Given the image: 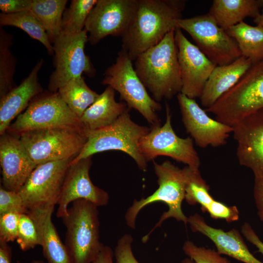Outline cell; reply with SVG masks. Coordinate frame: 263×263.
<instances>
[{
	"label": "cell",
	"instance_id": "4fadbf2b",
	"mask_svg": "<svg viewBox=\"0 0 263 263\" xmlns=\"http://www.w3.org/2000/svg\"><path fill=\"white\" fill-rule=\"evenodd\" d=\"M73 159L37 165L19 191L28 210L57 205L67 170Z\"/></svg>",
	"mask_w": 263,
	"mask_h": 263
},
{
	"label": "cell",
	"instance_id": "d590c367",
	"mask_svg": "<svg viewBox=\"0 0 263 263\" xmlns=\"http://www.w3.org/2000/svg\"><path fill=\"white\" fill-rule=\"evenodd\" d=\"M19 217L17 212L0 215V242L8 243L17 240Z\"/></svg>",
	"mask_w": 263,
	"mask_h": 263
},
{
	"label": "cell",
	"instance_id": "d4e9b609",
	"mask_svg": "<svg viewBox=\"0 0 263 263\" xmlns=\"http://www.w3.org/2000/svg\"><path fill=\"white\" fill-rule=\"evenodd\" d=\"M263 0H214L209 13L225 30L260 13Z\"/></svg>",
	"mask_w": 263,
	"mask_h": 263
},
{
	"label": "cell",
	"instance_id": "8d00e7d4",
	"mask_svg": "<svg viewBox=\"0 0 263 263\" xmlns=\"http://www.w3.org/2000/svg\"><path fill=\"white\" fill-rule=\"evenodd\" d=\"M213 219H223L227 223L237 221L239 219V211L235 206H228L222 202L214 200L207 210Z\"/></svg>",
	"mask_w": 263,
	"mask_h": 263
},
{
	"label": "cell",
	"instance_id": "bcb514c9",
	"mask_svg": "<svg viewBox=\"0 0 263 263\" xmlns=\"http://www.w3.org/2000/svg\"><path fill=\"white\" fill-rule=\"evenodd\" d=\"M16 263H22L19 261H17ZM31 263H44L41 261L35 260V261H32Z\"/></svg>",
	"mask_w": 263,
	"mask_h": 263
},
{
	"label": "cell",
	"instance_id": "8992f818",
	"mask_svg": "<svg viewBox=\"0 0 263 263\" xmlns=\"http://www.w3.org/2000/svg\"><path fill=\"white\" fill-rule=\"evenodd\" d=\"M263 109V58L253 63L240 80L214 104L206 109L216 119L233 126Z\"/></svg>",
	"mask_w": 263,
	"mask_h": 263
},
{
	"label": "cell",
	"instance_id": "9c48e42d",
	"mask_svg": "<svg viewBox=\"0 0 263 263\" xmlns=\"http://www.w3.org/2000/svg\"><path fill=\"white\" fill-rule=\"evenodd\" d=\"M19 139L37 165L74 158L87 142L86 131L72 128H53L21 133Z\"/></svg>",
	"mask_w": 263,
	"mask_h": 263
},
{
	"label": "cell",
	"instance_id": "ffe728a7",
	"mask_svg": "<svg viewBox=\"0 0 263 263\" xmlns=\"http://www.w3.org/2000/svg\"><path fill=\"white\" fill-rule=\"evenodd\" d=\"M188 223L192 231L199 232L210 239L221 255L228 256L244 263H263L250 252L237 229L225 231L208 225L204 218L197 213L188 217Z\"/></svg>",
	"mask_w": 263,
	"mask_h": 263
},
{
	"label": "cell",
	"instance_id": "d6a6232c",
	"mask_svg": "<svg viewBox=\"0 0 263 263\" xmlns=\"http://www.w3.org/2000/svg\"><path fill=\"white\" fill-rule=\"evenodd\" d=\"M17 242L20 248L26 251L39 245L35 224L28 213L20 214Z\"/></svg>",
	"mask_w": 263,
	"mask_h": 263
},
{
	"label": "cell",
	"instance_id": "52a82bcc",
	"mask_svg": "<svg viewBox=\"0 0 263 263\" xmlns=\"http://www.w3.org/2000/svg\"><path fill=\"white\" fill-rule=\"evenodd\" d=\"M102 83L118 92L128 107L138 111L152 127L161 125L157 112L161 106L150 95L132 61L123 50L118 53L115 62L106 70Z\"/></svg>",
	"mask_w": 263,
	"mask_h": 263
},
{
	"label": "cell",
	"instance_id": "7bdbcfd3",
	"mask_svg": "<svg viewBox=\"0 0 263 263\" xmlns=\"http://www.w3.org/2000/svg\"><path fill=\"white\" fill-rule=\"evenodd\" d=\"M12 252L7 243L0 242V263H11Z\"/></svg>",
	"mask_w": 263,
	"mask_h": 263
},
{
	"label": "cell",
	"instance_id": "8fae6325",
	"mask_svg": "<svg viewBox=\"0 0 263 263\" xmlns=\"http://www.w3.org/2000/svg\"><path fill=\"white\" fill-rule=\"evenodd\" d=\"M87 33L85 28L75 34L61 32L55 40V69L49 79L50 92L56 93L70 80L82 76L83 73L90 77L95 75V70L85 52Z\"/></svg>",
	"mask_w": 263,
	"mask_h": 263
},
{
	"label": "cell",
	"instance_id": "603a6c76",
	"mask_svg": "<svg viewBox=\"0 0 263 263\" xmlns=\"http://www.w3.org/2000/svg\"><path fill=\"white\" fill-rule=\"evenodd\" d=\"M55 206L35 208L28 214L36 226L39 245L48 263H71L65 244L62 242L53 223L52 216Z\"/></svg>",
	"mask_w": 263,
	"mask_h": 263
},
{
	"label": "cell",
	"instance_id": "f6af8a7d",
	"mask_svg": "<svg viewBox=\"0 0 263 263\" xmlns=\"http://www.w3.org/2000/svg\"><path fill=\"white\" fill-rule=\"evenodd\" d=\"M182 263H195L192 259L189 258H186L182 261Z\"/></svg>",
	"mask_w": 263,
	"mask_h": 263
},
{
	"label": "cell",
	"instance_id": "ee69618b",
	"mask_svg": "<svg viewBox=\"0 0 263 263\" xmlns=\"http://www.w3.org/2000/svg\"><path fill=\"white\" fill-rule=\"evenodd\" d=\"M254 22L257 25L263 27V10L259 15L254 19Z\"/></svg>",
	"mask_w": 263,
	"mask_h": 263
},
{
	"label": "cell",
	"instance_id": "e575fe53",
	"mask_svg": "<svg viewBox=\"0 0 263 263\" xmlns=\"http://www.w3.org/2000/svg\"><path fill=\"white\" fill-rule=\"evenodd\" d=\"M28 211L19 192L9 191L0 186V215L8 212L21 214L28 213Z\"/></svg>",
	"mask_w": 263,
	"mask_h": 263
},
{
	"label": "cell",
	"instance_id": "44dd1931",
	"mask_svg": "<svg viewBox=\"0 0 263 263\" xmlns=\"http://www.w3.org/2000/svg\"><path fill=\"white\" fill-rule=\"evenodd\" d=\"M44 60H40L18 86L0 100V135L6 132L12 121L28 107L30 103L43 92L38 74Z\"/></svg>",
	"mask_w": 263,
	"mask_h": 263
},
{
	"label": "cell",
	"instance_id": "30bf717a",
	"mask_svg": "<svg viewBox=\"0 0 263 263\" xmlns=\"http://www.w3.org/2000/svg\"><path fill=\"white\" fill-rule=\"evenodd\" d=\"M178 27L187 32L199 49L217 66L231 63L242 56L236 41L208 13L181 18Z\"/></svg>",
	"mask_w": 263,
	"mask_h": 263
},
{
	"label": "cell",
	"instance_id": "ba28073f",
	"mask_svg": "<svg viewBox=\"0 0 263 263\" xmlns=\"http://www.w3.org/2000/svg\"><path fill=\"white\" fill-rule=\"evenodd\" d=\"M53 128L85 131L79 118L57 92H42L33 99L27 109L10 124L6 132L19 136L22 133L31 131Z\"/></svg>",
	"mask_w": 263,
	"mask_h": 263
},
{
	"label": "cell",
	"instance_id": "f546056e",
	"mask_svg": "<svg viewBox=\"0 0 263 263\" xmlns=\"http://www.w3.org/2000/svg\"><path fill=\"white\" fill-rule=\"evenodd\" d=\"M12 35L0 28V98L14 88L16 60L10 48Z\"/></svg>",
	"mask_w": 263,
	"mask_h": 263
},
{
	"label": "cell",
	"instance_id": "836d02e7",
	"mask_svg": "<svg viewBox=\"0 0 263 263\" xmlns=\"http://www.w3.org/2000/svg\"><path fill=\"white\" fill-rule=\"evenodd\" d=\"M183 250L195 263H231L217 251L204 246H198L190 241L184 244Z\"/></svg>",
	"mask_w": 263,
	"mask_h": 263
},
{
	"label": "cell",
	"instance_id": "4316f807",
	"mask_svg": "<svg viewBox=\"0 0 263 263\" xmlns=\"http://www.w3.org/2000/svg\"><path fill=\"white\" fill-rule=\"evenodd\" d=\"M57 93L79 118L99 96L87 85L83 76L70 80Z\"/></svg>",
	"mask_w": 263,
	"mask_h": 263
},
{
	"label": "cell",
	"instance_id": "e0dca14e",
	"mask_svg": "<svg viewBox=\"0 0 263 263\" xmlns=\"http://www.w3.org/2000/svg\"><path fill=\"white\" fill-rule=\"evenodd\" d=\"M92 164V156L70 163L57 203V218L65 216L69 205L77 200H87L97 207L108 204V192L94 185L90 179L89 171Z\"/></svg>",
	"mask_w": 263,
	"mask_h": 263
},
{
	"label": "cell",
	"instance_id": "7402d4cb",
	"mask_svg": "<svg viewBox=\"0 0 263 263\" xmlns=\"http://www.w3.org/2000/svg\"><path fill=\"white\" fill-rule=\"evenodd\" d=\"M252 64L243 56L230 64L217 66L208 77L200 97L206 109L214 104L242 78Z\"/></svg>",
	"mask_w": 263,
	"mask_h": 263
},
{
	"label": "cell",
	"instance_id": "7a4b0ae2",
	"mask_svg": "<svg viewBox=\"0 0 263 263\" xmlns=\"http://www.w3.org/2000/svg\"><path fill=\"white\" fill-rule=\"evenodd\" d=\"M175 30L134 60V68L137 75L150 92L152 98L158 102L164 99H171L182 89Z\"/></svg>",
	"mask_w": 263,
	"mask_h": 263
},
{
	"label": "cell",
	"instance_id": "cb8c5ba5",
	"mask_svg": "<svg viewBox=\"0 0 263 263\" xmlns=\"http://www.w3.org/2000/svg\"><path fill=\"white\" fill-rule=\"evenodd\" d=\"M114 92L111 87L107 86L80 117L86 131L98 130L112 124L128 109L125 104L115 100Z\"/></svg>",
	"mask_w": 263,
	"mask_h": 263
},
{
	"label": "cell",
	"instance_id": "60d3db41",
	"mask_svg": "<svg viewBox=\"0 0 263 263\" xmlns=\"http://www.w3.org/2000/svg\"><path fill=\"white\" fill-rule=\"evenodd\" d=\"M253 196L257 209V214L263 222V181L254 180Z\"/></svg>",
	"mask_w": 263,
	"mask_h": 263
},
{
	"label": "cell",
	"instance_id": "d6986e66",
	"mask_svg": "<svg viewBox=\"0 0 263 263\" xmlns=\"http://www.w3.org/2000/svg\"><path fill=\"white\" fill-rule=\"evenodd\" d=\"M0 164L2 187L19 192L37 166L19 137L5 132L0 137Z\"/></svg>",
	"mask_w": 263,
	"mask_h": 263
},
{
	"label": "cell",
	"instance_id": "b9f144b4",
	"mask_svg": "<svg viewBox=\"0 0 263 263\" xmlns=\"http://www.w3.org/2000/svg\"><path fill=\"white\" fill-rule=\"evenodd\" d=\"M114 252L107 245H103L96 259L92 263H113Z\"/></svg>",
	"mask_w": 263,
	"mask_h": 263
},
{
	"label": "cell",
	"instance_id": "9a60e30c",
	"mask_svg": "<svg viewBox=\"0 0 263 263\" xmlns=\"http://www.w3.org/2000/svg\"><path fill=\"white\" fill-rule=\"evenodd\" d=\"M175 39L182 84L181 93L190 98H200L217 65L191 43L178 27L175 31Z\"/></svg>",
	"mask_w": 263,
	"mask_h": 263
},
{
	"label": "cell",
	"instance_id": "277c9868",
	"mask_svg": "<svg viewBox=\"0 0 263 263\" xmlns=\"http://www.w3.org/2000/svg\"><path fill=\"white\" fill-rule=\"evenodd\" d=\"M97 207L84 199L72 203L61 219L66 228L65 245L71 263H92L103 246L100 241Z\"/></svg>",
	"mask_w": 263,
	"mask_h": 263
},
{
	"label": "cell",
	"instance_id": "1f68e13d",
	"mask_svg": "<svg viewBox=\"0 0 263 263\" xmlns=\"http://www.w3.org/2000/svg\"><path fill=\"white\" fill-rule=\"evenodd\" d=\"M209 186L202 177L199 169L189 167L185 198L187 202L191 206L200 204L201 210L206 212L208 207L215 200L209 193Z\"/></svg>",
	"mask_w": 263,
	"mask_h": 263
},
{
	"label": "cell",
	"instance_id": "7c38bea8",
	"mask_svg": "<svg viewBox=\"0 0 263 263\" xmlns=\"http://www.w3.org/2000/svg\"><path fill=\"white\" fill-rule=\"evenodd\" d=\"M166 118L162 125L152 127L141 139L139 148L148 162L159 156L169 157L191 169H199L200 159L189 137H179L173 129L169 105L166 103Z\"/></svg>",
	"mask_w": 263,
	"mask_h": 263
},
{
	"label": "cell",
	"instance_id": "484cf974",
	"mask_svg": "<svg viewBox=\"0 0 263 263\" xmlns=\"http://www.w3.org/2000/svg\"><path fill=\"white\" fill-rule=\"evenodd\" d=\"M226 32L236 41L242 56L252 64L263 58V27L252 26L243 21Z\"/></svg>",
	"mask_w": 263,
	"mask_h": 263
},
{
	"label": "cell",
	"instance_id": "5bb4252c",
	"mask_svg": "<svg viewBox=\"0 0 263 263\" xmlns=\"http://www.w3.org/2000/svg\"><path fill=\"white\" fill-rule=\"evenodd\" d=\"M138 0H97L90 12L85 29L88 41L98 43L108 36L122 37L135 15Z\"/></svg>",
	"mask_w": 263,
	"mask_h": 263
},
{
	"label": "cell",
	"instance_id": "6da1fadb",
	"mask_svg": "<svg viewBox=\"0 0 263 263\" xmlns=\"http://www.w3.org/2000/svg\"><path fill=\"white\" fill-rule=\"evenodd\" d=\"M185 5L183 0H138L133 19L122 37V49L134 61L178 28Z\"/></svg>",
	"mask_w": 263,
	"mask_h": 263
},
{
	"label": "cell",
	"instance_id": "2e32d148",
	"mask_svg": "<svg viewBox=\"0 0 263 263\" xmlns=\"http://www.w3.org/2000/svg\"><path fill=\"white\" fill-rule=\"evenodd\" d=\"M177 98L186 132L198 147H219L226 144L232 127L209 117L195 99L181 93Z\"/></svg>",
	"mask_w": 263,
	"mask_h": 263
},
{
	"label": "cell",
	"instance_id": "4dcf8cb0",
	"mask_svg": "<svg viewBox=\"0 0 263 263\" xmlns=\"http://www.w3.org/2000/svg\"><path fill=\"white\" fill-rule=\"evenodd\" d=\"M97 0H73L63 15L61 32L75 34L85 28L86 20Z\"/></svg>",
	"mask_w": 263,
	"mask_h": 263
},
{
	"label": "cell",
	"instance_id": "ab89813d",
	"mask_svg": "<svg viewBox=\"0 0 263 263\" xmlns=\"http://www.w3.org/2000/svg\"><path fill=\"white\" fill-rule=\"evenodd\" d=\"M242 234L250 243L258 249V252L263 255V242L260 239L249 223L244 222L241 226Z\"/></svg>",
	"mask_w": 263,
	"mask_h": 263
},
{
	"label": "cell",
	"instance_id": "ac0fdd59",
	"mask_svg": "<svg viewBox=\"0 0 263 263\" xmlns=\"http://www.w3.org/2000/svg\"><path fill=\"white\" fill-rule=\"evenodd\" d=\"M240 165L249 169L254 180L263 181V109L232 126Z\"/></svg>",
	"mask_w": 263,
	"mask_h": 263
},
{
	"label": "cell",
	"instance_id": "5b68a950",
	"mask_svg": "<svg viewBox=\"0 0 263 263\" xmlns=\"http://www.w3.org/2000/svg\"><path fill=\"white\" fill-rule=\"evenodd\" d=\"M150 130L147 127L133 122L128 109L112 124L98 130L86 131L87 142L71 163H75L98 152L118 150L128 154L140 169L146 171L148 162L141 153L139 144Z\"/></svg>",
	"mask_w": 263,
	"mask_h": 263
},
{
	"label": "cell",
	"instance_id": "f35d334b",
	"mask_svg": "<svg viewBox=\"0 0 263 263\" xmlns=\"http://www.w3.org/2000/svg\"><path fill=\"white\" fill-rule=\"evenodd\" d=\"M33 0H0L2 13L13 14L31 10Z\"/></svg>",
	"mask_w": 263,
	"mask_h": 263
},
{
	"label": "cell",
	"instance_id": "3957f363",
	"mask_svg": "<svg viewBox=\"0 0 263 263\" xmlns=\"http://www.w3.org/2000/svg\"><path fill=\"white\" fill-rule=\"evenodd\" d=\"M155 173L157 177L158 188L151 195L138 201L134 199L132 205L127 210L125 218L128 226L135 229L136 219L140 211L147 206L156 202H162L168 207L160 219L150 231L142 239L146 243L154 230L160 227L164 221L170 218L178 222L188 224L187 217L182 209V204L185 198L186 188L188 180L189 167L180 169L169 160L161 164L153 162Z\"/></svg>",
	"mask_w": 263,
	"mask_h": 263
},
{
	"label": "cell",
	"instance_id": "74e56055",
	"mask_svg": "<svg viewBox=\"0 0 263 263\" xmlns=\"http://www.w3.org/2000/svg\"><path fill=\"white\" fill-rule=\"evenodd\" d=\"M133 241L130 234H125L119 239L114 252L116 263H139L133 254Z\"/></svg>",
	"mask_w": 263,
	"mask_h": 263
},
{
	"label": "cell",
	"instance_id": "83f0119b",
	"mask_svg": "<svg viewBox=\"0 0 263 263\" xmlns=\"http://www.w3.org/2000/svg\"><path fill=\"white\" fill-rule=\"evenodd\" d=\"M67 0H33L31 11L44 27L51 43L61 31L63 15Z\"/></svg>",
	"mask_w": 263,
	"mask_h": 263
},
{
	"label": "cell",
	"instance_id": "f1b7e54d",
	"mask_svg": "<svg viewBox=\"0 0 263 263\" xmlns=\"http://www.w3.org/2000/svg\"><path fill=\"white\" fill-rule=\"evenodd\" d=\"M0 25L14 26L22 30L30 37L41 42L49 55L54 54L53 45L44 27L31 10L13 14L1 13Z\"/></svg>",
	"mask_w": 263,
	"mask_h": 263
}]
</instances>
